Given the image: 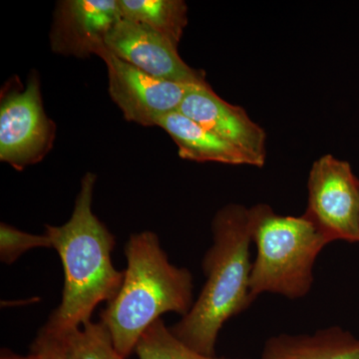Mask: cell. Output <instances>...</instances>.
Returning <instances> with one entry per match:
<instances>
[{
  "label": "cell",
  "instance_id": "obj_1",
  "mask_svg": "<svg viewBox=\"0 0 359 359\" xmlns=\"http://www.w3.org/2000/svg\"><path fill=\"white\" fill-rule=\"evenodd\" d=\"M95 183V174L85 175L70 219L61 226H45L65 271L60 304L42 327L57 337L91 321L97 306L117 295L124 278V271L112 263L114 235L92 210Z\"/></svg>",
  "mask_w": 359,
  "mask_h": 359
},
{
  "label": "cell",
  "instance_id": "obj_10",
  "mask_svg": "<svg viewBox=\"0 0 359 359\" xmlns=\"http://www.w3.org/2000/svg\"><path fill=\"white\" fill-rule=\"evenodd\" d=\"M122 18L118 0L60 1L52 25V51L77 57L98 56L106 48V37Z\"/></svg>",
  "mask_w": 359,
  "mask_h": 359
},
{
  "label": "cell",
  "instance_id": "obj_14",
  "mask_svg": "<svg viewBox=\"0 0 359 359\" xmlns=\"http://www.w3.org/2000/svg\"><path fill=\"white\" fill-rule=\"evenodd\" d=\"M61 337L65 359H129L116 351L109 330L101 321H89Z\"/></svg>",
  "mask_w": 359,
  "mask_h": 359
},
{
  "label": "cell",
  "instance_id": "obj_7",
  "mask_svg": "<svg viewBox=\"0 0 359 359\" xmlns=\"http://www.w3.org/2000/svg\"><path fill=\"white\" fill-rule=\"evenodd\" d=\"M54 125L42 106L39 77L22 91L6 96L0 106V160L18 170L35 164L50 150Z\"/></svg>",
  "mask_w": 359,
  "mask_h": 359
},
{
  "label": "cell",
  "instance_id": "obj_6",
  "mask_svg": "<svg viewBox=\"0 0 359 359\" xmlns=\"http://www.w3.org/2000/svg\"><path fill=\"white\" fill-rule=\"evenodd\" d=\"M107 66L109 94L127 121L157 126L160 119L177 112L193 85L149 75L104 48L98 54Z\"/></svg>",
  "mask_w": 359,
  "mask_h": 359
},
{
  "label": "cell",
  "instance_id": "obj_16",
  "mask_svg": "<svg viewBox=\"0 0 359 359\" xmlns=\"http://www.w3.org/2000/svg\"><path fill=\"white\" fill-rule=\"evenodd\" d=\"M36 248H52L46 235H32L13 226L0 224V261L13 264L26 252Z\"/></svg>",
  "mask_w": 359,
  "mask_h": 359
},
{
  "label": "cell",
  "instance_id": "obj_4",
  "mask_svg": "<svg viewBox=\"0 0 359 359\" xmlns=\"http://www.w3.org/2000/svg\"><path fill=\"white\" fill-rule=\"evenodd\" d=\"M250 221L257 248L250 278L255 301L263 294L290 299L309 294L316 259L330 244L327 238L304 215L283 216L266 204L250 208Z\"/></svg>",
  "mask_w": 359,
  "mask_h": 359
},
{
  "label": "cell",
  "instance_id": "obj_9",
  "mask_svg": "<svg viewBox=\"0 0 359 359\" xmlns=\"http://www.w3.org/2000/svg\"><path fill=\"white\" fill-rule=\"evenodd\" d=\"M179 112L235 146L247 156L252 166H264L266 131L250 119L244 108L224 101L209 84L193 85Z\"/></svg>",
  "mask_w": 359,
  "mask_h": 359
},
{
  "label": "cell",
  "instance_id": "obj_12",
  "mask_svg": "<svg viewBox=\"0 0 359 359\" xmlns=\"http://www.w3.org/2000/svg\"><path fill=\"white\" fill-rule=\"evenodd\" d=\"M157 126L173 139L182 159L252 166L247 156L238 148L179 111L163 117Z\"/></svg>",
  "mask_w": 359,
  "mask_h": 359
},
{
  "label": "cell",
  "instance_id": "obj_2",
  "mask_svg": "<svg viewBox=\"0 0 359 359\" xmlns=\"http://www.w3.org/2000/svg\"><path fill=\"white\" fill-rule=\"evenodd\" d=\"M212 244L202 262L204 287L191 311L170 330L194 351L215 356L224 323L255 302L250 289V209L224 205L212 219Z\"/></svg>",
  "mask_w": 359,
  "mask_h": 359
},
{
  "label": "cell",
  "instance_id": "obj_13",
  "mask_svg": "<svg viewBox=\"0 0 359 359\" xmlns=\"http://www.w3.org/2000/svg\"><path fill=\"white\" fill-rule=\"evenodd\" d=\"M123 18L139 23L178 44L188 25L182 0H118Z\"/></svg>",
  "mask_w": 359,
  "mask_h": 359
},
{
  "label": "cell",
  "instance_id": "obj_11",
  "mask_svg": "<svg viewBox=\"0 0 359 359\" xmlns=\"http://www.w3.org/2000/svg\"><path fill=\"white\" fill-rule=\"evenodd\" d=\"M259 359H359V339L339 327L313 334H280L266 342Z\"/></svg>",
  "mask_w": 359,
  "mask_h": 359
},
{
  "label": "cell",
  "instance_id": "obj_15",
  "mask_svg": "<svg viewBox=\"0 0 359 359\" xmlns=\"http://www.w3.org/2000/svg\"><path fill=\"white\" fill-rule=\"evenodd\" d=\"M135 353L138 359H230L205 355L194 351L175 337L162 318L144 332Z\"/></svg>",
  "mask_w": 359,
  "mask_h": 359
},
{
  "label": "cell",
  "instance_id": "obj_17",
  "mask_svg": "<svg viewBox=\"0 0 359 359\" xmlns=\"http://www.w3.org/2000/svg\"><path fill=\"white\" fill-rule=\"evenodd\" d=\"M32 351L39 359H65L62 337L52 334L43 328L39 330L33 342Z\"/></svg>",
  "mask_w": 359,
  "mask_h": 359
},
{
  "label": "cell",
  "instance_id": "obj_3",
  "mask_svg": "<svg viewBox=\"0 0 359 359\" xmlns=\"http://www.w3.org/2000/svg\"><path fill=\"white\" fill-rule=\"evenodd\" d=\"M127 269L121 289L101 313L116 351L129 358L142 335L167 313L185 316L194 302L193 276L170 263L159 237L151 231L130 236L124 248Z\"/></svg>",
  "mask_w": 359,
  "mask_h": 359
},
{
  "label": "cell",
  "instance_id": "obj_18",
  "mask_svg": "<svg viewBox=\"0 0 359 359\" xmlns=\"http://www.w3.org/2000/svg\"><path fill=\"white\" fill-rule=\"evenodd\" d=\"M0 359H39V358L32 351L29 355H18V354L11 353V351H7V349H2Z\"/></svg>",
  "mask_w": 359,
  "mask_h": 359
},
{
  "label": "cell",
  "instance_id": "obj_5",
  "mask_svg": "<svg viewBox=\"0 0 359 359\" xmlns=\"http://www.w3.org/2000/svg\"><path fill=\"white\" fill-rule=\"evenodd\" d=\"M304 215L330 243H359V179L348 162L325 155L313 163Z\"/></svg>",
  "mask_w": 359,
  "mask_h": 359
},
{
  "label": "cell",
  "instance_id": "obj_8",
  "mask_svg": "<svg viewBox=\"0 0 359 359\" xmlns=\"http://www.w3.org/2000/svg\"><path fill=\"white\" fill-rule=\"evenodd\" d=\"M106 48L149 75L177 83H207L205 73L184 62L178 44L164 35L122 18L111 29Z\"/></svg>",
  "mask_w": 359,
  "mask_h": 359
}]
</instances>
